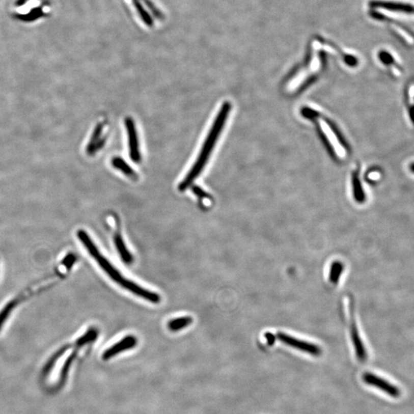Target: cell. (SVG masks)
I'll return each instance as SVG.
<instances>
[{"mask_svg": "<svg viewBox=\"0 0 414 414\" xmlns=\"http://www.w3.org/2000/svg\"><path fill=\"white\" fill-rule=\"evenodd\" d=\"M80 242L83 244L85 248L87 250L88 253L93 257V259L98 262L99 266L102 268L103 271L108 274L109 277L117 284L119 285L123 289L133 293L136 296L140 297L149 302L153 304H158L160 302V295L152 291L148 290L145 288L139 286L133 283L128 279L124 278V275L121 274V271H118V268H115L108 259H106L101 253L98 247L96 246L92 238L89 236L85 230H79L77 233Z\"/></svg>", "mask_w": 414, "mask_h": 414, "instance_id": "cell-1", "label": "cell"}, {"mask_svg": "<svg viewBox=\"0 0 414 414\" xmlns=\"http://www.w3.org/2000/svg\"><path fill=\"white\" fill-rule=\"evenodd\" d=\"M192 318L190 316H182L173 318L168 321V327L171 332H177L186 328L192 323Z\"/></svg>", "mask_w": 414, "mask_h": 414, "instance_id": "cell-13", "label": "cell"}, {"mask_svg": "<svg viewBox=\"0 0 414 414\" xmlns=\"http://www.w3.org/2000/svg\"><path fill=\"white\" fill-rule=\"evenodd\" d=\"M351 336L354 348H355L356 355H357V359L361 362H365V361L367 360V357H368L367 356V351L365 346H364L363 342L361 339L360 335H359V332L357 330L354 320L351 321Z\"/></svg>", "mask_w": 414, "mask_h": 414, "instance_id": "cell-10", "label": "cell"}, {"mask_svg": "<svg viewBox=\"0 0 414 414\" xmlns=\"http://www.w3.org/2000/svg\"><path fill=\"white\" fill-rule=\"evenodd\" d=\"M352 185L354 186V196L356 200L358 202H363L365 200L364 197L363 187L360 180V173L356 171L355 174L352 177Z\"/></svg>", "mask_w": 414, "mask_h": 414, "instance_id": "cell-16", "label": "cell"}, {"mask_svg": "<svg viewBox=\"0 0 414 414\" xmlns=\"http://www.w3.org/2000/svg\"><path fill=\"white\" fill-rule=\"evenodd\" d=\"M133 3L135 8L137 10L138 13H139L141 17H142V20L146 23L148 26L152 27L153 25H154V21H153L151 16L147 13L146 10H145L142 4L139 2V0H133Z\"/></svg>", "mask_w": 414, "mask_h": 414, "instance_id": "cell-17", "label": "cell"}, {"mask_svg": "<svg viewBox=\"0 0 414 414\" xmlns=\"http://www.w3.org/2000/svg\"><path fill=\"white\" fill-rule=\"evenodd\" d=\"M125 126L128 135L129 154L130 159L134 163H140L142 155L134 121L131 118H127L125 119Z\"/></svg>", "mask_w": 414, "mask_h": 414, "instance_id": "cell-6", "label": "cell"}, {"mask_svg": "<svg viewBox=\"0 0 414 414\" xmlns=\"http://www.w3.org/2000/svg\"><path fill=\"white\" fill-rule=\"evenodd\" d=\"M277 338L283 344L298 350V351H302V352L307 353V354H312L313 356H319L321 354V348L312 343L297 339V338L290 336L287 334L283 333V332L277 333Z\"/></svg>", "mask_w": 414, "mask_h": 414, "instance_id": "cell-5", "label": "cell"}, {"mask_svg": "<svg viewBox=\"0 0 414 414\" xmlns=\"http://www.w3.org/2000/svg\"><path fill=\"white\" fill-rule=\"evenodd\" d=\"M192 192L200 199H207L210 198V196L209 195L206 191L203 190L201 188L197 186H194L192 187Z\"/></svg>", "mask_w": 414, "mask_h": 414, "instance_id": "cell-20", "label": "cell"}, {"mask_svg": "<svg viewBox=\"0 0 414 414\" xmlns=\"http://www.w3.org/2000/svg\"><path fill=\"white\" fill-rule=\"evenodd\" d=\"M44 16V13L42 12V8H36L32 10L30 13L25 15H17L16 17L19 20L23 21V22H33V21L36 20L39 18L42 17Z\"/></svg>", "mask_w": 414, "mask_h": 414, "instance_id": "cell-18", "label": "cell"}, {"mask_svg": "<svg viewBox=\"0 0 414 414\" xmlns=\"http://www.w3.org/2000/svg\"><path fill=\"white\" fill-rule=\"evenodd\" d=\"M231 104L230 102L227 101L223 104L222 107L219 109V113L216 115L213 126H212L208 135L206 136L197 160L190 171H189V174L179 185V190L181 192L186 190L204 169L205 166L211 155L212 151L217 142L218 138L219 137L223 128L225 126L229 114L231 111Z\"/></svg>", "mask_w": 414, "mask_h": 414, "instance_id": "cell-2", "label": "cell"}, {"mask_svg": "<svg viewBox=\"0 0 414 414\" xmlns=\"http://www.w3.org/2000/svg\"><path fill=\"white\" fill-rule=\"evenodd\" d=\"M344 265L340 261L332 262L329 273V280L334 285H337L341 279V274L344 271Z\"/></svg>", "mask_w": 414, "mask_h": 414, "instance_id": "cell-15", "label": "cell"}, {"mask_svg": "<svg viewBox=\"0 0 414 414\" xmlns=\"http://www.w3.org/2000/svg\"><path fill=\"white\" fill-rule=\"evenodd\" d=\"M302 114L303 116L316 122L320 133L335 158L340 160L346 158L348 149L335 126L324 116H321L318 111L309 107L303 109Z\"/></svg>", "mask_w": 414, "mask_h": 414, "instance_id": "cell-3", "label": "cell"}, {"mask_svg": "<svg viewBox=\"0 0 414 414\" xmlns=\"http://www.w3.org/2000/svg\"><path fill=\"white\" fill-rule=\"evenodd\" d=\"M362 378H363L364 381L367 384L378 388L380 391H383L391 397H395V398L400 397V391L397 386L387 381L384 379L372 374V373H365L362 376Z\"/></svg>", "mask_w": 414, "mask_h": 414, "instance_id": "cell-7", "label": "cell"}, {"mask_svg": "<svg viewBox=\"0 0 414 414\" xmlns=\"http://www.w3.org/2000/svg\"><path fill=\"white\" fill-rule=\"evenodd\" d=\"M14 306L15 301H11V302H9L0 312V329L2 328L3 324L5 323L8 317L10 316Z\"/></svg>", "mask_w": 414, "mask_h": 414, "instance_id": "cell-19", "label": "cell"}, {"mask_svg": "<svg viewBox=\"0 0 414 414\" xmlns=\"http://www.w3.org/2000/svg\"><path fill=\"white\" fill-rule=\"evenodd\" d=\"M27 0H18L17 3H16V5L17 6H21L22 4H25Z\"/></svg>", "mask_w": 414, "mask_h": 414, "instance_id": "cell-23", "label": "cell"}, {"mask_svg": "<svg viewBox=\"0 0 414 414\" xmlns=\"http://www.w3.org/2000/svg\"><path fill=\"white\" fill-rule=\"evenodd\" d=\"M265 338H266L268 343L269 344H272L274 341V337L273 336L272 334L266 333L265 335Z\"/></svg>", "mask_w": 414, "mask_h": 414, "instance_id": "cell-22", "label": "cell"}, {"mask_svg": "<svg viewBox=\"0 0 414 414\" xmlns=\"http://www.w3.org/2000/svg\"><path fill=\"white\" fill-rule=\"evenodd\" d=\"M369 7L370 10L405 15H412L413 11L412 4L394 0H372L369 3Z\"/></svg>", "mask_w": 414, "mask_h": 414, "instance_id": "cell-4", "label": "cell"}, {"mask_svg": "<svg viewBox=\"0 0 414 414\" xmlns=\"http://www.w3.org/2000/svg\"><path fill=\"white\" fill-rule=\"evenodd\" d=\"M380 176L381 175L378 171H371L368 174V179L371 181H377V180H380Z\"/></svg>", "mask_w": 414, "mask_h": 414, "instance_id": "cell-21", "label": "cell"}, {"mask_svg": "<svg viewBox=\"0 0 414 414\" xmlns=\"http://www.w3.org/2000/svg\"><path fill=\"white\" fill-rule=\"evenodd\" d=\"M136 344H137V339L134 335H127V336L124 337L121 341H118L112 347L107 348L103 353L102 358L104 361L109 360V359L115 357L117 354L133 349L136 346Z\"/></svg>", "mask_w": 414, "mask_h": 414, "instance_id": "cell-8", "label": "cell"}, {"mask_svg": "<svg viewBox=\"0 0 414 414\" xmlns=\"http://www.w3.org/2000/svg\"><path fill=\"white\" fill-rule=\"evenodd\" d=\"M114 242H115V248L119 256H121V260L127 265L131 264L133 261V256L126 246L124 239L120 232H116L115 233V236H114Z\"/></svg>", "mask_w": 414, "mask_h": 414, "instance_id": "cell-11", "label": "cell"}, {"mask_svg": "<svg viewBox=\"0 0 414 414\" xmlns=\"http://www.w3.org/2000/svg\"><path fill=\"white\" fill-rule=\"evenodd\" d=\"M379 59L380 62L386 65L388 68L391 69V72L395 75L396 77L400 76L402 68L395 60V58L393 56L389 51L387 50H383L379 52Z\"/></svg>", "mask_w": 414, "mask_h": 414, "instance_id": "cell-12", "label": "cell"}, {"mask_svg": "<svg viewBox=\"0 0 414 414\" xmlns=\"http://www.w3.org/2000/svg\"><path fill=\"white\" fill-rule=\"evenodd\" d=\"M103 128H104V124H98L95 127L89 144H88L87 148H86V153L88 155H94L95 153L101 150L105 144L106 138L101 136Z\"/></svg>", "mask_w": 414, "mask_h": 414, "instance_id": "cell-9", "label": "cell"}, {"mask_svg": "<svg viewBox=\"0 0 414 414\" xmlns=\"http://www.w3.org/2000/svg\"><path fill=\"white\" fill-rule=\"evenodd\" d=\"M112 165L115 169L122 172L124 175L127 176L131 179H135L136 177L135 171L129 166L127 162L124 161V159L121 157H116L112 158Z\"/></svg>", "mask_w": 414, "mask_h": 414, "instance_id": "cell-14", "label": "cell"}]
</instances>
